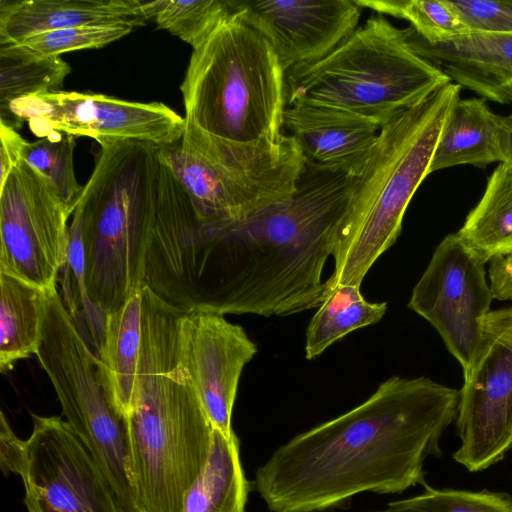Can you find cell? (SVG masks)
Returning <instances> with one entry per match:
<instances>
[{
    "label": "cell",
    "instance_id": "26",
    "mask_svg": "<svg viewBox=\"0 0 512 512\" xmlns=\"http://www.w3.org/2000/svg\"><path fill=\"white\" fill-rule=\"evenodd\" d=\"M70 72L60 56H39L18 44L0 45V108L20 98L61 90Z\"/></svg>",
    "mask_w": 512,
    "mask_h": 512
},
{
    "label": "cell",
    "instance_id": "35",
    "mask_svg": "<svg viewBox=\"0 0 512 512\" xmlns=\"http://www.w3.org/2000/svg\"><path fill=\"white\" fill-rule=\"evenodd\" d=\"M0 186H2L12 170L23 160L26 141L16 129L0 122Z\"/></svg>",
    "mask_w": 512,
    "mask_h": 512
},
{
    "label": "cell",
    "instance_id": "20",
    "mask_svg": "<svg viewBox=\"0 0 512 512\" xmlns=\"http://www.w3.org/2000/svg\"><path fill=\"white\" fill-rule=\"evenodd\" d=\"M141 319L142 287L135 290L122 307L106 315L104 338L97 352L101 382L124 417L137 400Z\"/></svg>",
    "mask_w": 512,
    "mask_h": 512
},
{
    "label": "cell",
    "instance_id": "6",
    "mask_svg": "<svg viewBox=\"0 0 512 512\" xmlns=\"http://www.w3.org/2000/svg\"><path fill=\"white\" fill-rule=\"evenodd\" d=\"M180 91L185 128L242 143L283 137L286 72L235 6L192 51Z\"/></svg>",
    "mask_w": 512,
    "mask_h": 512
},
{
    "label": "cell",
    "instance_id": "14",
    "mask_svg": "<svg viewBox=\"0 0 512 512\" xmlns=\"http://www.w3.org/2000/svg\"><path fill=\"white\" fill-rule=\"evenodd\" d=\"M463 379L456 415L460 446L453 459L468 471L479 472L512 448V351L485 335Z\"/></svg>",
    "mask_w": 512,
    "mask_h": 512
},
{
    "label": "cell",
    "instance_id": "10",
    "mask_svg": "<svg viewBox=\"0 0 512 512\" xmlns=\"http://www.w3.org/2000/svg\"><path fill=\"white\" fill-rule=\"evenodd\" d=\"M41 138L57 132L89 137L99 146L135 140L167 146L180 142L185 120L162 102H135L76 91L27 96L0 108V122L16 130L23 122Z\"/></svg>",
    "mask_w": 512,
    "mask_h": 512
},
{
    "label": "cell",
    "instance_id": "2",
    "mask_svg": "<svg viewBox=\"0 0 512 512\" xmlns=\"http://www.w3.org/2000/svg\"><path fill=\"white\" fill-rule=\"evenodd\" d=\"M460 390L393 376L353 409L302 432L258 467L255 487L272 512H325L363 492L426 486L424 463L456 419Z\"/></svg>",
    "mask_w": 512,
    "mask_h": 512
},
{
    "label": "cell",
    "instance_id": "32",
    "mask_svg": "<svg viewBox=\"0 0 512 512\" xmlns=\"http://www.w3.org/2000/svg\"><path fill=\"white\" fill-rule=\"evenodd\" d=\"M133 29L127 25L73 27L34 34L14 44L36 55L53 57L70 51L101 48Z\"/></svg>",
    "mask_w": 512,
    "mask_h": 512
},
{
    "label": "cell",
    "instance_id": "12",
    "mask_svg": "<svg viewBox=\"0 0 512 512\" xmlns=\"http://www.w3.org/2000/svg\"><path fill=\"white\" fill-rule=\"evenodd\" d=\"M484 266L457 233L449 234L436 247L408 302L437 330L463 376L472 369L485 342L482 323L493 296Z\"/></svg>",
    "mask_w": 512,
    "mask_h": 512
},
{
    "label": "cell",
    "instance_id": "5",
    "mask_svg": "<svg viewBox=\"0 0 512 512\" xmlns=\"http://www.w3.org/2000/svg\"><path fill=\"white\" fill-rule=\"evenodd\" d=\"M159 147L135 140L100 146L74 211L81 222L87 294L106 315L141 287L147 235L172 176Z\"/></svg>",
    "mask_w": 512,
    "mask_h": 512
},
{
    "label": "cell",
    "instance_id": "8",
    "mask_svg": "<svg viewBox=\"0 0 512 512\" xmlns=\"http://www.w3.org/2000/svg\"><path fill=\"white\" fill-rule=\"evenodd\" d=\"M188 194L196 218H243L293 195L306 158L294 138L236 142L184 128L180 142L159 147Z\"/></svg>",
    "mask_w": 512,
    "mask_h": 512
},
{
    "label": "cell",
    "instance_id": "1",
    "mask_svg": "<svg viewBox=\"0 0 512 512\" xmlns=\"http://www.w3.org/2000/svg\"><path fill=\"white\" fill-rule=\"evenodd\" d=\"M355 175L306 159L293 195L243 218L188 211L148 238L141 283L188 312L288 316L324 302L323 280Z\"/></svg>",
    "mask_w": 512,
    "mask_h": 512
},
{
    "label": "cell",
    "instance_id": "28",
    "mask_svg": "<svg viewBox=\"0 0 512 512\" xmlns=\"http://www.w3.org/2000/svg\"><path fill=\"white\" fill-rule=\"evenodd\" d=\"M62 300L76 325L84 324L87 336L98 351L104 338L106 314L90 300L86 290L81 222L76 213L69 226V242L65 262L59 272Z\"/></svg>",
    "mask_w": 512,
    "mask_h": 512
},
{
    "label": "cell",
    "instance_id": "7",
    "mask_svg": "<svg viewBox=\"0 0 512 512\" xmlns=\"http://www.w3.org/2000/svg\"><path fill=\"white\" fill-rule=\"evenodd\" d=\"M449 82L412 50L403 30L377 14L326 57L286 73L287 106L336 109L381 128Z\"/></svg>",
    "mask_w": 512,
    "mask_h": 512
},
{
    "label": "cell",
    "instance_id": "38",
    "mask_svg": "<svg viewBox=\"0 0 512 512\" xmlns=\"http://www.w3.org/2000/svg\"><path fill=\"white\" fill-rule=\"evenodd\" d=\"M497 125L501 163L512 165V114L497 115Z\"/></svg>",
    "mask_w": 512,
    "mask_h": 512
},
{
    "label": "cell",
    "instance_id": "16",
    "mask_svg": "<svg viewBox=\"0 0 512 512\" xmlns=\"http://www.w3.org/2000/svg\"><path fill=\"white\" fill-rule=\"evenodd\" d=\"M234 6L286 73L331 53L358 28L362 10L355 0H234Z\"/></svg>",
    "mask_w": 512,
    "mask_h": 512
},
{
    "label": "cell",
    "instance_id": "19",
    "mask_svg": "<svg viewBox=\"0 0 512 512\" xmlns=\"http://www.w3.org/2000/svg\"><path fill=\"white\" fill-rule=\"evenodd\" d=\"M142 0H0V45L45 31L147 22Z\"/></svg>",
    "mask_w": 512,
    "mask_h": 512
},
{
    "label": "cell",
    "instance_id": "13",
    "mask_svg": "<svg viewBox=\"0 0 512 512\" xmlns=\"http://www.w3.org/2000/svg\"><path fill=\"white\" fill-rule=\"evenodd\" d=\"M21 476L28 512H128L70 425L32 414Z\"/></svg>",
    "mask_w": 512,
    "mask_h": 512
},
{
    "label": "cell",
    "instance_id": "18",
    "mask_svg": "<svg viewBox=\"0 0 512 512\" xmlns=\"http://www.w3.org/2000/svg\"><path fill=\"white\" fill-rule=\"evenodd\" d=\"M380 127L344 111L308 104L287 106L283 134L295 139L315 164L357 175L377 141Z\"/></svg>",
    "mask_w": 512,
    "mask_h": 512
},
{
    "label": "cell",
    "instance_id": "9",
    "mask_svg": "<svg viewBox=\"0 0 512 512\" xmlns=\"http://www.w3.org/2000/svg\"><path fill=\"white\" fill-rule=\"evenodd\" d=\"M66 422L118 494L132 489L126 418L107 395L98 358L67 311L58 287L46 289L41 340L36 352Z\"/></svg>",
    "mask_w": 512,
    "mask_h": 512
},
{
    "label": "cell",
    "instance_id": "27",
    "mask_svg": "<svg viewBox=\"0 0 512 512\" xmlns=\"http://www.w3.org/2000/svg\"><path fill=\"white\" fill-rule=\"evenodd\" d=\"M142 7L147 20L153 19L193 50L234 11L233 0H142Z\"/></svg>",
    "mask_w": 512,
    "mask_h": 512
},
{
    "label": "cell",
    "instance_id": "22",
    "mask_svg": "<svg viewBox=\"0 0 512 512\" xmlns=\"http://www.w3.org/2000/svg\"><path fill=\"white\" fill-rule=\"evenodd\" d=\"M248 492L238 437L213 429L207 461L185 495L183 512H245Z\"/></svg>",
    "mask_w": 512,
    "mask_h": 512
},
{
    "label": "cell",
    "instance_id": "33",
    "mask_svg": "<svg viewBox=\"0 0 512 512\" xmlns=\"http://www.w3.org/2000/svg\"><path fill=\"white\" fill-rule=\"evenodd\" d=\"M469 31L512 34V1H448Z\"/></svg>",
    "mask_w": 512,
    "mask_h": 512
},
{
    "label": "cell",
    "instance_id": "34",
    "mask_svg": "<svg viewBox=\"0 0 512 512\" xmlns=\"http://www.w3.org/2000/svg\"><path fill=\"white\" fill-rule=\"evenodd\" d=\"M27 463V441L12 430L5 414L0 416V466L3 474L23 475Z\"/></svg>",
    "mask_w": 512,
    "mask_h": 512
},
{
    "label": "cell",
    "instance_id": "39",
    "mask_svg": "<svg viewBox=\"0 0 512 512\" xmlns=\"http://www.w3.org/2000/svg\"><path fill=\"white\" fill-rule=\"evenodd\" d=\"M506 100L507 103L512 102V84H510L506 89Z\"/></svg>",
    "mask_w": 512,
    "mask_h": 512
},
{
    "label": "cell",
    "instance_id": "21",
    "mask_svg": "<svg viewBox=\"0 0 512 512\" xmlns=\"http://www.w3.org/2000/svg\"><path fill=\"white\" fill-rule=\"evenodd\" d=\"M493 162H502L497 114L483 98L459 99L439 136L430 174L462 164L484 168Z\"/></svg>",
    "mask_w": 512,
    "mask_h": 512
},
{
    "label": "cell",
    "instance_id": "17",
    "mask_svg": "<svg viewBox=\"0 0 512 512\" xmlns=\"http://www.w3.org/2000/svg\"><path fill=\"white\" fill-rule=\"evenodd\" d=\"M414 52L439 67L461 88L507 104L512 84V34L469 31L450 40L428 43L409 26L402 29Z\"/></svg>",
    "mask_w": 512,
    "mask_h": 512
},
{
    "label": "cell",
    "instance_id": "29",
    "mask_svg": "<svg viewBox=\"0 0 512 512\" xmlns=\"http://www.w3.org/2000/svg\"><path fill=\"white\" fill-rule=\"evenodd\" d=\"M363 9L407 20L424 41L439 43L468 33L448 0H355Z\"/></svg>",
    "mask_w": 512,
    "mask_h": 512
},
{
    "label": "cell",
    "instance_id": "23",
    "mask_svg": "<svg viewBox=\"0 0 512 512\" xmlns=\"http://www.w3.org/2000/svg\"><path fill=\"white\" fill-rule=\"evenodd\" d=\"M46 289L0 272V370L36 355L41 335Z\"/></svg>",
    "mask_w": 512,
    "mask_h": 512
},
{
    "label": "cell",
    "instance_id": "37",
    "mask_svg": "<svg viewBox=\"0 0 512 512\" xmlns=\"http://www.w3.org/2000/svg\"><path fill=\"white\" fill-rule=\"evenodd\" d=\"M484 334L512 351V306L490 311L482 323Z\"/></svg>",
    "mask_w": 512,
    "mask_h": 512
},
{
    "label": "cell",
    "instance_id": "31",
    "mask_svg": "<svg viewBox=\"0 0 512 512\" xmlns=\"http://www.w3.org/2000/svg\"><path fill=\"white\" fill-rule=\"evenodd\" d=\"M373 512H512V496L487 490L434 489L393 501Z\"/></svg>",
    "mask_w": 512,
    "mask_h": 512
},
{
    "label": "cell",
    "instance_id": "24",
    "mask_svg": "<svg viewBox=\"0 0 512 512\" xmlns=\"http://www.w3.org/2000/svg\"><path fill=\"white\" fill-rule=\"evenodd\" d=\"M457 235L485 264L512 253V165L499 163Z\"/></svg>",
    "mask_w": 512,
    "mask_h": 512
},
{
    "label": "cell",
    "instance_id": "3",
    "mask_svg": "<svg viewBox=\"0 0 512 512\" xmlns=\"http://www.w3.org/2000/svg\"><path fill=\"white\" fill-rule=\"evenodd\" d=\"M183 313L142 289L138 394L125 417L135 512H183L210 451L213 427L180 357Z\"/></svg>",
    "mask_w": 512,
    "mask_h": 512
},
{
    "label": "cell",
    "instance_id": "36",
    "mask_svg": "<svg viewBox=\"0 0 512 512\" xmlns=\"http://www.w3.org/2000/svg\"><path fill=\"white\" fill-rule=\"evenodd\" d=\"M488 274L493 299L512 300V253L492 258Z\"/></svg>",
    "mask_w": 512,
    "mask_h": 512
},
{
    "label": "cell",
    "instance_id": "15",
    "mask_svg": "<svg viewBox=\"0 0 512 512\" xmlns=\"http://www.w3.org/2000/svg\"><path fill=\"white\" fill-rule=\"evenodd\" d=\"M179 340L182 365L213 429L230 438L240 376L256 344L224 315L197 309L182 314Z\"/></svg>",
    "mask_w": 512,
    "mask_h": 512
},
{
    "label": "cell",
    "instance_id": "11",
    "mask_svg": "<svg viewBox=\"0 0 512 512\" xmlns=\"http://www.w3.org/2000/svg\"><path fill=\"white\" fill-rule=\"evenodd\" d=\"M69 217L51 182L21 160L0 186V272L44 289L56 287Z\"/></svg>",
    "mask_w": 512,
    "mask_h": 512
},
{
    "label": "cell",
    "instance_id": "4",
    "mask_svg": "<svg viewBox=\"0 0 512 512\" xmlns=\"http://www.w3.org/2000/svg\"><path fill=\"white\" fill-rule=\"evenodd\" d=\"M461 86L449 82L380 128L377 141L352 188L333 251L334 271L325 280L360 286L397 240L406 209L430 174L433 154Z\"/></svg>",
    "mask_w": 512,
    "mask_h": 512
},
{
    "label": "cell",
    "instance_id": "25",
    "mask_svg": "<svg viewBox=\"0 0 512 512\" xmlns=\"http://www.w3.org/2000/svg\"><path fill=\"white\" fill-rule=\"evenodd\" d=\"M386 302H368L357 285H337L328 290L306 332L305 356L312 360L345 335L379 322Z\"/></svg>",
    "mask_w": 512,
    "mask_h": 512
},
{
    "label": "cell",
    "instance_id": "30",
    "mask_svg": "<svg viewBox=\"0 0 512 512\" xmlns=\"http://www.w3.org/2000/svg\"><path fill=\"white\" fill-rule=\"evenodd\" d=\"M75 138L54 132L27 142L23 151V159L54 186L69 216L73 215L84 190L74 170Z\"/></svg>",
    "mask_w": 512,
    "mask_h": 512
}]
</instances>
